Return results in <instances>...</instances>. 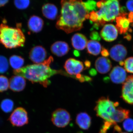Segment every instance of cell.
<instances>
[{"label":"cell","instance_id":"836d02e7","mask_svg":"<svg viewBox=\"0 0 133 133\" xmlns=\"http://www.w3.org/2000/svg\"><path fill=\"white\" fill-rule=\"evenodd\" d=\"M89 19L92 22L97 23L98 21V16L96 12L92 11L89 14Z\"/></svg>","mask_w":133,"mask_h":133},{"label":"cell","instance_id":"b9f144b4","mask_svg":"<svg viewBox=\"0 0 133 133\" xmlns=\"http://www.w3.org/2000/svg\"><path fill=\"white\" fill-rule=\"evenodd\" d=\"M74 54L76 56H78L79 55V52L78 51H75L74 52Z\"/></svg>","mask_w":133,"mask_h":133},{"label":"cell","instance_id":"ffe728a7","mask_svg":"<svg viewBox=\"0 0 133 133\" xmlns=\"http://www.w3.org/2000/svg\"><path fill=\"white\" fill-rule=\"evenodd\" d=\"M76 122L78 127L83 130H87L90 127L91 118L90 115L84 112L79 113L76 116Z\"/></svg>","mask_w":133,"mask_h":133},{"label":"cell","instance_id":"4dcf8cb0","mask_svg":"<svg viewBox=\"0 0 133 133\" xmlns=\"http://www.w3.org/2000/svg\"><path fill=\"white\" fill-rule=\"evenodd\" d=\"M117 124L113 123L110 121H104V124L101 128L99 133H107L108 131L109 130L112 126H114Z\"/></svg>","mask_w":133,"mask_h":133},{"label":"cell","instance_id":"6da1fadb","mask_svg":"<svg viewBox=\"0 0 133 133\" xmlns=\"http://www.w3.org/2000/svg\"><path fill=\"white\" fill-rule=\"evenodd\" d=\"M61 14L56 24L57 28L69 33L80 30L83 22L89 18L88 11L81 1H62Z\"/></svg>","mask_w":133,"mask_h":133},{"label":"cell","instance_id":"f546056e","mask_svg":"<svg viewBox=\"0 0 133 133\" xmlns=\"http://www.w3.org/2000/svg\"><path fill=\"white\" fill-rule=\"evenodd\" d=\"M123 128L126 131L133 132V119L131 118L126 119L123 124Z\"/></svg>","mask_w":133,"mask_h":133},{"label":"cell","instance_id":"9a60e30c","mask_svg":"<svg viewBox=\"0 0 133 133\" xmlns=\"http://www.w3.org/2000/svg\"><path fill=\"white\" fill-rule=\"evenodd\" d=\"M26 86L25 78L22 76H13L10 79V89L15 92L22 91Z\"/></svg>","mask_w":133,"mask_h":133},{"label":"cell","instance_id":"8fae6325","mask_svg":"<svg viewBox=\"0 0 133 133\" xmlns=\"http://www.w3.org/2000/svg\"><path fill=\"white\" fill-rule=\"evenodd\" d=\"M101 37L108 42L116 40L118 36V31L116 26L111 24H105L100 33Z\"/></svg>","mask_w":133,"mask_h":133},{"label":"cell","instance_id":"30bf717a","mask_svg":"<svg viewBox=\"0 0 133 133\" xmlns=\"http://www.w3.org/2000/svg\"><path fill=\"white\" fill-rule=\"evenodd\" d=\"M47 57V52L43 47L40 45L32 48L29 52V58L36 64L44 62Z\"/></svg>","mask_w":133,"mask_h":133},{"label":"cell","instance_id":"ee69618b","mask_svg":"<svg viewBox=\"0 0 133 133\" xmlns=\"http://www.w3.org/2000/svg\"><path fill=\"white\" fill-rule=\"evenodd\" d=\"M117 133H127V132H122L121 131V132H117Z\"/></svg>","mask_w":133,"mask_h":133},{"label":"cell","instance_id":"d590c367","mask_svg":"<svg viewBox=\"0 0 133 133\" xmlns=\"http://www.w3.org/2000/svg\"><path fill=\"white\" fill-rule=\"evenodd\" d=\"M101 54L102 56H103V57H107L109 56V52L108 51V50L103 47L102 48Z\"/></svg>","mask_w":133,"mask_h":133},{"label":"cell","instance_id":"d6a6232c","mask_svg":"<svg viewBox=\"0 0 133 133\" xmlns=\"http://www.w3.org/2000/svg\"><path fill=\"white\" fill-rule=\"evenodd\" d=\"M90 37L92 41H100L101 38L98 32L95 31H92L91 33Z\"/></svg>","mask_w":133,"mask_h":133},{"label":"cell","instance_id":"8992f818","mask_svg":"<svg viewBox=\"0 0 133 133\" xmlns=\"http://www.w3.org/2000/svg\"><path fill=\"white\" fill-rule=\"evenodd\" d=\"M51 121L58 128H64L70 123L71 120L70 115L65 109L58 108L53 112Z\"/></svg>","mask_w":133,"mask_h":133},{"label":"cell","instance_id":"cb8c5ba5","mask_svg":"<svg viewBox=\"0 0 133 133\" xmlns=\"http://www.w3.org/2000/svg\"><path fill=\"white\" fill-rule=\"evenodd\" d=\"M9 63L12 68L14 70H18L22 68L24 64V60L22 57L17 55H13L9 58Z\"/></svg>","mask_w":133,"mask_h":133},{"label":"cell","instance_id":"7bdbcfd3","mask_svg":"<svg viewBox=\"0 0 133 133\" xmlns=\"http://www.w3.org/2000/svg\"><path fill=\"white\" fill-rule=\"evenodd\" d=\"M119 64L121 65H124V62L122 61V62H119Z\"/></svg>","mask_w":133,"mask_h":133},{"label":"cell","instance_id":"7402d4cb","mask_svg":"<svg viewBox=\"0 0 133 133\" xmlns=\"http://www.w3.org/2000/svg\"><path fill=\"white\" fill-rule=\"evenodd\" d=\"M130 116V111L127 109L121 108H117L113 116H112L110 122L117 124L118 122H121L128 118Z\"/></svg>","mask_w":133,"mask_h":133},{"label":"cell","instance_id":"8d00e7d4","mask_svg":"<svg viewBox=\"0 0 133 133\" xmlns=\"http://www.w3.org/2000/svg\"><path fill=\"white\" fill-rule=\"evenodd\" d=\"M128 19L130 23H133V12H130L128 16Z\"/></svg>","mask_w":133,"mask_h":133},{"label":"cell","instance_id":"e0dca14e","mask_svg":"<svg viewBox=\"0 0 133 133\" xmlns=\"http://www.w3.org/2000/svg\"><path fill=\"white\" fill-rule=\"evenodd\" d=\"M95 65L97 71L101 74L108 72L112 66L110 59L105 57L98 58L95 61Z\"/></svg>","mask_w":133,"mask_h":133},{"label":"cell","instance_id":"603a6c76","mask_svg":"<svg viewBox=\"0 0 133 133\" xmlns=\"http://www.w3.org/2000/svg\"><path fill=\"white\" fill-rule=\"evenodd\" d=\"M87 48L88 53L94 56L99 55L102 50L101 44L98 41L92 40L88 41Z\"/></svg>","mask_w":133,"mask_h":133},{"label":"cell","instance_id":"4fadbf2b","mask_svg":"<svg viewBox=\"0 0 133 133\" xmlns=\"http://www.w3.org/2000/svg\"><path fill=\"white\" fill-rule=\"evenodd\" d=\"M127 51L124 45L116 44L113 46L109 52V55L112 59L117 62H122L127 56Z\"/></svg>","mask_w":133,"mask_h":133},{"label":"cell","instance_id":"9c48e42d","mask_svg":"<svg viewBox=\"0 0 133 133\" xmlns=\"http://www.w3.org/2000/svg\"><path fill=\"white\" fill-rule=\"evenodd\" d=\"M64 68L70 75H78L84 70V65L81 61L73 58H69L65 63Z\"/></svg>","mask_w":133,"mask_h":133},{"label":"cell","instance_id":"2e32d148","mask_svg":"<svg viewBox=\"0 0 133 133\" xmlns=\"http://www.w3.org/2000/svg\"><path fill=\"white\" fill-rule=\"evenodd\" d=\"M70 48L68 44L62 41H57L51 45V50L54 55L58 57H62L69 52Z\"/></svg>","mask_w":133,"mask_h":133},{"label":"cell","instance_id":"7a4b0ae2","mask_svg":"<svg viewBox=\"0 0 133 133\" xmlns=\"http://www.w3.org/2000/svg\"><path fill=\"white\" fill-rule=\"evenodd\" d=\"M53 61V57L50 56L42 63L28 65L18 70H14L13 73L15 76L23 77L32 83H40L46 87L50 84L49 79L59 72L50 67Z\"/></svg>","mask_w":133,"mask_h":133},{"label":"cell","instance_id":"3957f363","mask_svg":"<svg viewBox=\"0 0 133 133\" xmlns=\"http://www.w3.org/2000/svg\"><path fill=\"white\" fill-rule=\"evenodd\" d=\"M21 28H12L5 23L0 24V44L9 49L23 47L25 37Z\"/></svg>","mask_w":133,"mask_h":133},{"label":"cell","instance_id":"5b68a950","mask_svg":"<svg viewBox=\"0 0 133 133\" xmlns=\"http://www.w3.org/2000/svg\"><path fill=\"white\" fill-rule=\"evenodd\" d=\"M119 104L118 102H113L108 98L102 97L96 102L94 110L97 116L104 121H110Z\"/></svg>","mask_w":133,"mask_h":133},{"label":"cell","instance_id":"ac0fdd59","mask_svg":"<svg viewBox=\"0 0 133 133\" xmlns=\"http://www.w3.org/2000/svg\"><path fill=\"white\" fill-rule=\"evenodd\" d=\"M88 40L83 34L77 33L74 34L71 38L72 45L78 50H82L87 47Z\"/></svg>","mask_w":133,"mask_h":133},{"label":"cell","instance_id":"74e56055","mask_svg":"<svg viewBox=\"0 0 133 133\" xmlns=\"http://www.w3.org/2000/svg\"><path fill=\"white\" fill-rule=\"evenodd\" d=\"M9 2L8 0H5V1H0V7L4 6L5 5Z\"/></svg>","mask_w":133,"mask_h":133},{"label":"cell","instance_id":"52a82bcc","mask_svg":"<svg viewBox=\"0 0 133 133\" xmlns=\"http://www.w3.org/2000/svg\"><path fill=\"white\" fill-rule=\"evenodd\" d=\"M9 120L13 126L17 127L24 126L29 122L28 112L23 108H17L10 115Z\"/></svg>","mask_w":133,"mask_h":133},{"label":"cell","instance_id":"83f0119b","mask_svg":"<svg viewBox=\"0 0 133 133\" xmlns=\"http://www.w3.org/2000/svg\"><path fill=\"white\" fill-rule=\"evenodd\" d=\"M15 6L19 9H26L30 4V1L28 0H18L14 1Z\"/></svg>","mask_w":133,"mask_h":133},{"label":"cell","instance_id":"1f68e13d","mask_svg":"<svg viewBox=\"0 0 133 133\" xmlns=\"http://www.w3.org/2000/svg\"><path fill=\"white\" fill-rule=\"evenodd\" d=\"M88 12L90 11H94L97 10V3L94 1H89L86 2H83Z\"/></svg>","mask_w":133,"mask_h":133},{"label":"cell","instance_id":"d4e9b609","mask_svg":"<svg viewBox=\"0 0 133 133\" xmlns=\"http://www.w3.org/2000/svg\"><path fill=\"white\" fill-rule=\"evenodd\" d=\"M14 104L13 101L9 99L3 100L1 103V107L5 113L10 112L14 108Z\"/></svg>","mask_w":133,"mask_h":133},{"label":"cell","instance_id":"4316f807","mask_svg":"<svg viewBox=\"0 0 133 133\" xmlns=\"http://www.w3.org/2000/svg\"><path fill=\"white\" fill-rule=\"evenodd\" d=\"M9 63L6 58L0 55V73H4L9 69Z\"/></svg>","mask_w":133,"mask_h":133},{"label":"cell","instance_id":"f6af8a7d","mask_svg":"<svg viewBox=\"0 0 133 133\" xmlns=\"http://www.w3.org/2000/svg\"><path fill=\"white\" fill-rule=\"evenodd\" d=\"M132 26L133 27V23H132Z\"/></svg>","mask_w":133,"mask_h":133},{"label":"cell","instance_id":"d6986e66","mask_svg":"<svg viewBox=\"0 0 133 133\" xmlns=\"http://www.w3.org/2000/svg\"><path fill=\"white\" fill-rule=\"evenodd\" d=\"M29 30L33 33L40 32L43 29L44 22L41 17L33 15L30 17L28 23Z\"/></svg>","mask_w":133,"mask_h":133},{"label":"cell","instance_id":"277c9868","mask_svg":"<svg viewBox=\"0 0 133 133\" xmlns=\"http://www.w3.org/2000/svg\"><path fill=\"white\" fill-rule=\"evenodd\" d=\"M97 6L99 9L96 12L98 16V23L103 26L106 22H112L120 14L119 3L116 0L102 1L98 2Z\"/></svg>","mask_w":133,"mask_h":133},{"label":"cell","instance_id":"7c38bea8","mask_svg":"<svg viewBox=\"0 0 133 133\" xmlns=\"http://www.w3.org/2000/svg\"><path fill=\"white\" fill-rule=\"evenodd\" d=\"M127 78L125 70L121 66H115L109 74V79L115 84L124 83Z\"/></svg>","mask_w":133,"mask_h":133},{"label":"cell","instance_id":"f35d334b","mask_svg":"<svg viewBox=\"0 0 133 133\" xmlns=\"http://www.w3.org/2000/svg\"><path fill=\"white\" fill-rule=\"evenodd\" d=\"M90 73L91 76H94L97 74V71H95V69H91L90 71Z\"/></svg>","mask_w":133,"mask_h":133},{"label":"cell","instance_id":"f1b7e54d","mask_svg":"<svg viewBox=\"0 0 133 133\" xmlns=\"http://www.w3.org/2000/svg\"><path fill=\"white\" fill-rule=\"evenodd\" d=\"M124 66L126 71L133 74V57H129L125 60Z\"/></svg>","mask_w":133,"mask_h":133},{"label":"cell","instance_id":"60d3db41","mask_svg":"<svg viewBox=\"0 0 133 133\" xmlns=\"http://www.w3.org/2000/svg\"><path fill=\"white\" fill-rule=\"evenodd\" d=\"M124 38L127 39L128 41H131L132 37H131V35L128 34H127V35L125 36L124 37Z\"/></svg>","mask_w":133,"mask_h":133},{"label":"cell","instance_id":"ba28073f","mask_svg":"<svg viewBox=\"0 0 133 133\" xmlns=\"http://www.w3.org/2000/svg\"><path fill=\"white\" fill-rule=\"evenodd\" d=\"M121 97L127 103L133 104V76L132 75L128 76L123 84Z\"/></svg>","mask_w":133,"mask_h":133},{"label":"cell","instance_id":"44dd1931","mask_svg":"<svg viewBox=\"0 0 133 133\" xmlns=\"http://www.w3.org/2000/svg\"><path fill=\"white\" fill-rule=\"evenodd\" d=\"M42 12L44 16L50 20H55L57 16L58 9L55 5L46 3L43 6Z\"/></svg>","mask_w":133,"mask_h":133},{"label":"cell","instance_id":"484cf974","mask_svg":"<svg viewBox=\"0 0 133 133\" xmlns=\"http://www.w3.org/2000/svg\"><path fill=\"white\" fill-rule=\"evenodd\" d=\"M9 86L8 79L6 76H0V92L7 90Z\"/></svg>","mask_w":133,"mask_h":133},{"label":"cell","instance_id":"5bb4252c","mask_svg":"<svg viewBox=\"0 0 133 133\" xmlns=\"http://www.w3.org/2000/svg\"><path fill=\"white\" fill-rule=\"evenodd\" d=\"M127 13L120 14L116 19V27L120 34H125L129 30L130 22L128 19Z\"/></svg>","mask_w":133,"mask_h":133},{"label":"cell","instance_id":"ab89813d","mask_svg":"<svg viewBox=\"0 0 133 133\" xmlns=\"http://www.w3.org/2000/svg\"><path fill=\"white\" fill-rule=\"evenodd\" d=\"M85 65L86 68H89L91 66L90 62L88 60H87L85 62Z\"/></svg>","mask_w":133,"mask_h":133},{"label":"cell","instance_id":"e575fe53","mask_svg":"<svg viewBox=\"0 0 133 133\" xmlns=\"http://www.w3.org/2000/svg\"><path fill=\"white\" fill-rule=\"evenodd\" d=\"M126 6L129 11L133 12V1H128L126 3Z\"/></svg>","mask_w":133,"mask_h":133}]
</instances>
